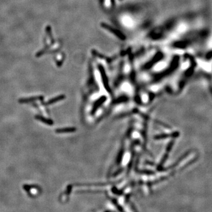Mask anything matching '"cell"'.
Here are the masks:
<instances>
[{"mask_svg":"<svg viewBox=\"0 0 212 212\" xmlns=\"http://www.w3.org/2000/svg\"><path fill=\"white\" fill-rule=\"evenodd\" d=\"M43 98L42 96H38V97H31L30 98H22L20 100V103H28V102H31L34 101L35 100H41Z\"/></svg>","mask_w":212,"mask_h":212,"instance_id":"1","label":"cell"},{"mask_svg":"<svg viewBox=\"0 0 212 212\" xmlns=\"http://www.w3.org/2000/svg\"><path fill=\"white\" fill-rule=\"evenodd\" d=\"M76 130V128H60L55 130L56 133H70V132H74Z\"/></svg>","mask_w":212,"mask_h":212,"instance_id":"2","label":"cell"},{"mask_svg":"<svg viewBox=\"0 0 212 212\" xmlns=\"http://www.w3.org/2000/svg\"><path fill=\"white\" fill-rule=\"evenodd\" d=\"M64 98V96H63V95H59V96H58V97H57L51 99V100H50L48 102H46V103H45V104H46V105L51 104L54 103H55V102H57V101H60V100H63Z\"/></svg>","mask_w":212,"mask_h":212,"instance_id":"3","label":"cell"},{"mask_svg":"<svg viewBox=\"0 0 212 212\" xmlns=\"http://www.w3.org/2000/svg\"><path fill=\"white\" fill-rule=\"evenodd\" d=\"M35 118H36V119L39 120L40 121H42L43 123H45V124H47L48 125H52L53 124L52 120H51L50 119H47V118H44L43 117L39 116H38L35 117Z\"/></svg>","mask_w":212,"mask_h":212,"instance_id":"4","label":"cell"},{"mask_svg":"<svg viewBox=\"0 0 212 212\" xmlns=\"http://www.w3.org/2000/svg\"><path fill=\"white\" fill-rule=\"evenodd\" d=\"M38 192V191L35 188H32V189H30V193H31V194H32V195L37 194Z\"/></svg>","mask_w":212,"mask_h":212,"instance_id":"5","label":"cell"}]
</instances>
